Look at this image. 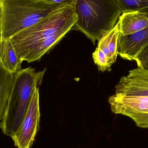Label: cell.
I'll return each mask as SVG.
<instances>
[{"label": "cell", "instance_id": "obj_1", "mask_svg": "<svg viewBox=\"0 0 148 148\" xmlns=\"http://www.w3.org/2000/svg\"><path fill=\"white\" fill-rule=\"evenodd\" d=\"M75 3L55 10L10 38L17 55L28 63L40 60L73 28Z\"/></svg>", "mask_w": 148, "mask_h": 148}, {"label": "cell", "instance_id": "obj_2", "mask_svg": "<svg viewBox=\"0 0 148 148\" xmlns=\"http://www.w3.org/2000/svg\"><path fill=\"white\" fill-rule=\"evenodd\" d=\"M46 69L39 72L31 67L22 69L15 75L14 83L0 128L12 138L19 129L28 108L35 88L43 80Z\"/></svg>", "mask_w": 148, "mask_h": 148}, {"label": "cell", "instance_id": "obj_3", "mask_svg": "<svg viewBox=\"0 0 148 148\" xmlns=\"http://www.w3.org/2000/svg\"><path fill=\"white\" fill-rule=\"evenodd\" d=\"M75 10L77 21L73 27L94 44L114 28L123 13L116 0H77Z\"/></svg>", "mask_w": 148, "mask_h": 148}, {"label": "cell", "instance_id": "obj_4", "mask_svg": "<svg viewBox=\"0 0 148 148\" xmlns=\"http://www.w3.org/2000/svg\"><path fill=\"white\" fill-rule=\"evenodd\" d=\"M66 5L45 0H1L0 37L8 40Z\"/></svg>", "mask_w": 148, "mask_h": 148}, {"label": "cell", "instance_id": "obj_5", "mask_svg": "<svg viewBox=\"0 0 148 148\" xmlns=\"http://www.w3.org/2000/svg\"><path fill=\"white\" fill-rule=\"evenodd\" d=\"M39 89L35 88L25 117L15 134L12 137L17 148H30L40 129Z\"/></svg>", "mask_w": 148, "mask_h": 148}, {"label": "cell", "instance_id": "obj_6", "mask_svg": "<svg viewBox=\"0 0 148 148\" xmlns=\"http://www.w3.org/2000/svg\"><path fill=\"white\" fill-rule=\"evenodd\" d=\"M119 96L148 97V70L138 67L121 77L115 87Z\"/></svg>", "mask_w": 148, "mask_h": 148}, {"label": "cell", "instance_id": "obj_7", "mask_svg": "<svg viewBox=\"0 0 148 148\" xmlns=\"http://www.w3.org/2000/svg\"><path fill=\"white\" fill-rule=\"evenodd\" d=\"M148 44V26L129 35H120L118 54L124 60H134L138 53Z\"/></svg>", "mask_w": 148, "mask_h": 148}, {"label": "cell", "instance_id": "obj_8", "mask_svg": "<svg viewBox=\"0 0 148 148\" xmlns=\"http://www.w3.org/2000/svg\"><path fill=\"white\" fill-rule=\"evenodd\" d=\"M113 113L123 115L129 112L148 114V97L119 96L114 95L109 98Z\"/></svg>", "mask_w": 148, "mask_h": 148}, {"label": "cell", "instance_id": "obj_9", "mask_svg": "<svg viewBox=\"0 0 148 148\" xmlns=\"http://www.w3.org/2000/svg\"><path fill=\"white\" fill-rule=\"evenodd\" d=\"M120 34L129 35L148 26V7L135 11L123 12L119 18Z\"/></svg>", "mask_w": 148, "mask_h": 148}, {"label": "cell", "instance_id": "obj_10", "mask_svg": "<svg viewBox=\"0 0 148 148\" xmlns=\"http://www.w3.org/2000/svg\"><path fill=\"white\" fill-rule=\"evenodd\" d=\"M120 35L119 23L118 21L112 30L98 41L97 47L105 55L110 66L116 61L118 55Z\"/></svg>", "mask_w": 148, "mask_h": 148}, {"label": "cell", "instance_id": "obj_11", "mask_svg": "<svg viewBox=\"0 0 148 148\" xmlns=\"http://www.w3.org/2000/svg\"><path fill=\"white\" fill-rule=\"evenodd\" d=\"M0 60L10 72L16 73L21 70L23 60L19 57L11 42L0 37Z\"/></svg>", "mask_w": 148, "mask_h": 148}, {"label": "cell", "instance_id": "obj_12", "mask_svg": "<svg viewBox=\"0 0 148 148\" xmlns=\"http://www.w3.org/2000/svg\"><path fill=\"white\" fill-rule=\"evenodd\" d=\"M16 73L8 70L0 60V123L5 112Z\"/></svg>", "mask_w": 148, "mask_h": 148}, {"label": "cell", "instance_id": "obj_13", "mask_svg": "<svg viewBox=\"0 0 148 148\" xmlns=\"http://www.w3.org/2000/svg\"><path fill=\"white\" fill-rule=\"evenodd\" d=\"M123 12L135 11L148 7V0H116Z\"/></svg>", "mask_w": 148, "mask_h": 148}, {"label": "cell", "instance_id": "obj_14", "mask_svg": "<svg viewBox=\"0 0 148 148\" xmlns=\"http://www.w3.org/2000/svg\"><path fill=\"white\" fill-rule=\"evenodd\" d=\"M92 56L94 62L97 66L99 71L102 72L111 71V66L109 64L107 57L100 49L97 48Z\"/></svg>", "mask_w": 148, "mask_h": 148}, {"label": "cell", "instance_id": "obj_15", "mask_svg": "<svg viewBox=\"0 0 148 148\" xmlns=\"http://www.w3.org/2000/svg\"><path fill=\"white\" fill-rule=\"evenodd\" d=\"M123 115L131 118L137 127L141 128H148V114L129 112L125 113Z\"/></svg>", "mask_w": 148, "mask_h": 148}, {"label": "cell", "instance_id": "obj_16", "mask_svg": "<svg viewBox=\"0 0 148 148\" xmlns=\"http://www.w3.org/2000/svg\"><path fill=\"white\" fill-rule=\"evenodd\" d=\"M134 60L138 67L148 70V44L138 53Z\"/></svg>", "mask_w": 148, "mask_h": 148}, {"label": "cell", "instance_id": "obj_17", "mask_svg": "<svg viewBox=\"0 0 148 148\" xmlns=\"http://www.w3.org/2000/svg\"><path fill=\"white\" fill-rule=\"evenodd\" d=\"M45 1L51 3L68 5V4L75 3L77 0H45Z\"/></svg>", "mask_w": 148, "mask_h": 148}, {"label": "cell", "instance_id": "obj_18", "mask_svg": "<svg viewBox=\"0 0 148 148\" xmlns=\"http://www.w3.org/2000/svg\"><path fill=\"white\" fill-rule=\"evenodd\" d=\"M1 8H0V32H1Z\"/></svg>", "mask_w": 148, "mask_h": 148}, {"label": "cell", "instance_id": "obj_19", "mask_svg": "<svg viewBox=\"0 0 148 148\" xmlns=\"http://www.w3.org/2000/svg\"><path fill=\"white\" fill-rule=\"evenodd\" d=\"M1 0H0V2H1Z\"/></svg>", "mask_w": 148, "mask_h": 148}]
</instances>
